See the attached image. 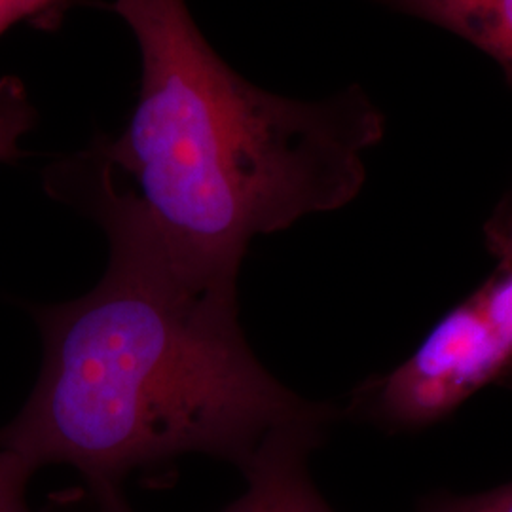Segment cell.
I'll use <instances>...</instances> for the list:
<instances>
[{
    "label": "cell",
    "mask_w": 512,
    "mask_h": 512,
    "mask_svg": "<svg viewBox=\"0 0 512 512\" xmlns=\"http://www.w3.org/2000/svg\"><path fill=\"white\" fill-rule=\"evenodd\" d=\"M35 471L12 452L0 450V512L37 511L29 501V482Z\"/></svg>",
    "instance_id": "obj_7"
},
{
    "label": "cell",
    "mask_w": 512,
    "mask_h": 512,
    "mask_svg": "<svg viewBox=\"0 0 512 512\" xmlns=\"http://www.w3.org/2000/svg\"><path fill=\"white\" fill-rule=\"evenodd\" d=\"M429 21L490 55L512 86V0H376Z\"/></svg>",
    "instance_id": "obj_5"
},
{
    "label": "cell",
    "mask_w": 512,
    "mask_h": 512,
    "mask_svg": "<svg viewBox=\"0 0 512 512\" xmlns=\"http://www.w3.org/2000/svg\"><path fill=\"white\" fill-rule=\"evenodd\" d=\"M342 418V408L330 404L311 418L272 431L241 471L245 492L222 512H334L313 484L310 458ZM88 494L93 512H135L122 486L97 484Z\"/></svg>",
    "instance_id": "obj_4"
},
{
    "label": "cell",
    "mask_w": 512,
    "mask_h": 512,
    "mask_svg": "<svg viewBox=\"0 0 512 512\" xmlns=\"http://www.w3.org/2000/svg\"><path fill=\"white\" fill-rule=\"evenodd\" d=\"M105 236L109 264L90 293L31 308L42 366L0 450L35 473L69 465L88 488L190 454L243 471L272 431L329 408L256 359L238 287L186 274L143 239Z\"/></svg>",
    "instance_id": "obj_2"
},
{
    "label": "cell",
    "mask_w": 512,
    "mask_h": 512,
    "mask_svg": "<svg viewBox=\"0 0 512 512\" xmlns=\"http://www.w3.org/2000/svg\"><path fill=\"white\" fill-rule=\"evenodd\" d=\"M495 258L486 281L448 311L403 365L355 389L357 420L412 431L452 414L512 374V186L484 224Z\"/></svg>",
    "instance_id": "obj_3"
},
{
    "label": "cell",
    "mask_w": 512,
    "mask_h": 512,
    "mask_svg": "<svg viewBox=\"0 0 512 512\" xmlns=\"http://www.w3.org/2000/svg\"><path fill=\"white\" fill-rule=\"evenodd\" d=\"M137 40L128 124L44 169V190L101 230L143 239L179 270L238 287L258 236L346 207L385 116L361 86L300 101L236 73L184 0H114Z\"/></svg>",
    "instance_id": "obj_1"
},
{
    "label": "cell",
    "mask_w": 512,
    "mask_h": 512,
    "mask_svg": "<svg viewBox=\"0 0 512 512\" xmlns=\"http://www.w3.org/2000/svg\"><path fill=\"white\" fill-rule=\"evenodd\" d=\"M420 512H512V482L482 494L435 497Z\"/></svg>",
    "instance_id": "obj_8"
},
{
    "label": "cell",
    "mask_w": 512,
    "mask_h": 512,
    "mask_svg": "<svg viewBox=\"0 0 512 512\" xmlns=\"http://www.w3.org/2000/svg\"><path fill=\"white\" fill-rule=\"evenodd\" d=\"M37 109L18 76L0 78V164L23 156L21 139L35 128Z\"/></svg>",
    "instance_id": "obj_6"
}]
</instances>
